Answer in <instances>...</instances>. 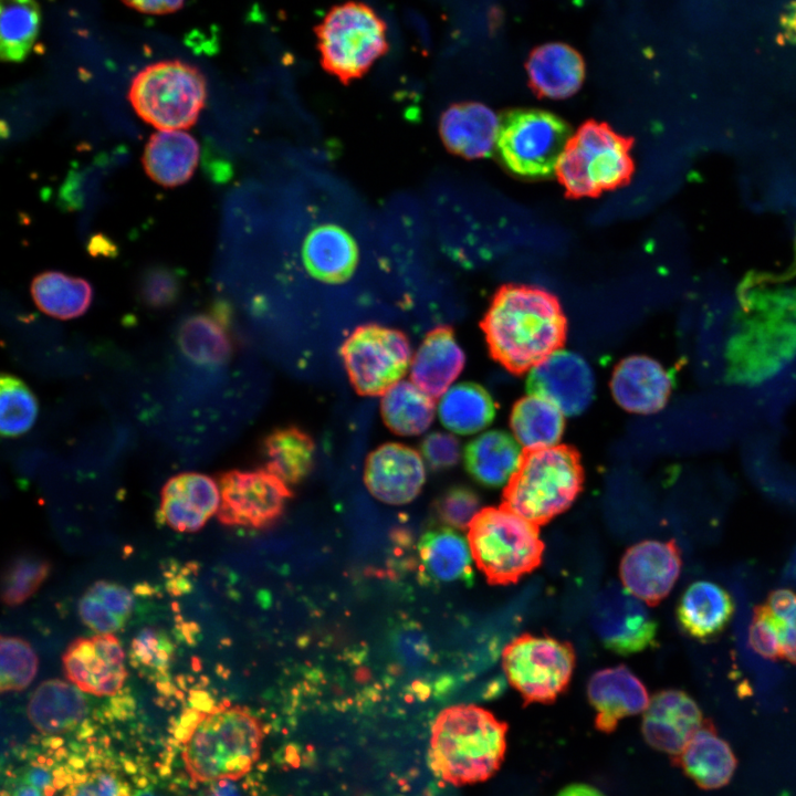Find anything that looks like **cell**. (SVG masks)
<instances>
[{"instance_id":"obj_1","label":"cell","mask_w":796,"mask_h":796,"mask_svg":"<svg viewBox=\"0 0 796 796\" xmlns=\"http://www.w3.org/2000/svg\"><path fill=\"white\" fill-rule=\"evenodd\" d=\"M482 328L493 357L507 369L523 373L562 347L566 320L551 293L510 285L493 298Z\"/></svg>"},{"instance_id":"obj_2","label":"cell","mask_w":796,"mask_h":796,"mask_svg":"<svg viewBox=\"0 0 796 796\" xmlns=\"http://www.w3.org/2000/svg\"><path fill=\"white\" fill-rule=\"evenodd\" d=\"M507 724L474 704H458L436 718L430 739L433 771L455 786L480 783L501 767Z\"/></svg>"},{"instance_id":"obj_3","label":"cell","mask_w":796,"mask_h":796,"mask_svg":"<svg viewBox=\"0 0 796 796\" xmlns=\"http://www.w3.org/2000/svg\"><path fill=\"white\" fill-rule=\"evenodd\" d=\"M182 753L190 776L200 782L235 779L258 760L263 731L249 711L219 708L188 718Z\"/></svg>"},{"instance_id":"obj_4","label":"cell","mask_w":796,"mask_h":796,"mask_svg":"<svg viewBox=\"0 0 796 796\" xmlns=\"http://www.w3.org/2000/svg\"><path fill=\"white\" fill-rule=\"evenodd\" d=\"M468 543L491 585L517 583L541 565L545 549L538 525L503 504L480 510L468 527Z\"/></svg>"},{"instance_id":"obj_5","label":"cell","mask_w":796,"mask_h":796,"mask_svg":"<svg viewBox=\"0 0 796 796\" xmlns=\"http://www.w3.org/2000/svg\"><path fill=\"white\" fill-rule=\"evenodd\" d=\"M582 485L575 451L564 446L531 451L505 486L503 505L540 526L566 511Z\"/></svg>"},{"instance_id":"obj_6","label":"cell","mask_w":796,"mask_h":796,"mask_svg":"<svg viewBox=\"0 0 796 796\" xmlns=\"http://www.w3.org/2000/svg\"><path fill=\"white\" fill-rule=\"evenodd\" d=\"M206 97L203 75L195 66L178 60L147 65L135 75L128 92L135 112L161 130L193 125Z\"/></svg>"},{"instance_id":"obj_7","label":"cell","mask_w":796,"mask_h":796,"mask_svg":"<svg viewBox=\"0 0 796 796\" xmlns=\"http://www.w3.org/2000/svg\"><path fill=\"white\" fill-rule=\"evenodd\" d=\"M317 35L325 70L344 83L365 74L387 50L385 23L359 2L331 10Z\"/></svg>"},{"instance_id":"obj_8","label":"cell","mask_w":796,"mask_h":796,"mask_svg":"<svg viewBox=\"0 0 796 796\" xmlns=\"http://www.w3.org/2000/svg\"><path fill=\"white\" fill-rule=\"evenodd\" d=\"M575 661L572 643L549 636L523 633L502 652L506 679L524 705L554 702L567 689Z\"/></svg>"},{"instance_id":"obj_9","label":"cell","mask_w":796,"mask_h":796,"mask_svg":"<svg viewBox=\"0 0 796 796\" xmlns=\"http://www.w3.org/2000/svg\"><path fill=\"white\" fill-rule=\"evenodd\" d=\"M570 142L567 125L538 109H519L501 123L498 147L504 165L524 177H544L557 170Z\"/></svg>"},{"instance_id":"obj_10","label":"cell","mask_w":796,"mask_h":796,"mask_svg":"<svg viewBox=\"0 0 796 796\" xmlns=\"http://www.w3.org/2000/svg\"><path fill=\"white\" fill-rule=\"evenodd\" d=\"M630 170L626 142L599 124H587L570 138L557 167L564 186L579 196L615 187L629 176Z\"/></svg>"},{"instance_id":"obj_11","label":"cell","mask_w":796,"mask_h":796,"mask_svg":"<svg viewBox=\"0 0 796 796\" xmlns=\"http://www.w3.org/2000/svg\"><path fill=\"white\" fill-rule=\"evenodd\" d=\"M291 254L313 280L343 284L358 270L365 256L363 239L348 222L332 214H310L297 224Z\"/></svg>"},{"instance_id":"obj_12","label":"cell","mask_w":796,"mask_h":796,"mask_svg":"<svg viewBox=\"0 0 796 796\" xmlns=\"http://www.w3.org/2000/svg\"><path fill=\"white\" fill-rule=\"evenodd\" d=\"M341 354L354 389L362 396H378L404 377L411 347L401 331L370 323L350 333Z\"/></svg>"},{"instance_id":"obj_13","label":"cell","mask_w":796,"mask_h":796,"mask_svg":"<svg viewBox=\"0 0 796 796\" xmlns=\"http://www.w3.org/2000/svg\"><path fill=\"white\" fill-rule=\"evenodd\" d=\"M796 352V310L782 304L744 321L729 348L731 375L752 381L768 376Z\"/></svg>"},{"instance_id":"obj_14","label":"cell","mask_w":796,"mask_h":796,"mask_svg":"<svg viewBox=\"0 0 796 796\" xmlns=\"http://www.w3.org/2000/svg\"><path fill=\"white\" fill-rule=\"evenodd\" d=\"M219 488L217 515L228 526L268 527L281 517L292 496L287 484L266 469L224 472Z\"/></svg>"},{"instance_id":"obj_15","label":"cell","mask_w":796,"mask_h":796,"mask_svg":"<svg viewBox=\"0 0 796 796\" xmlns=\"http://www.w3.org/2000/svg\"><path fill=\"white\" fill-rule=\"evenodd\" d=\"M593 630L605 648L629 656L657 645L658 624L642 600L611 583L598 591L589 608Z\"/></svg>"},{"instance_id":"obj_16","label":"cell","mask_w":796,"mask_h":796,"mask_svg":"<svg viewBox=\"0 0 796 796\" xmlns=\"http://www.w3.org/2000/svg\"><path fill=\"white\" fill-rule=\"evenodd\" d=\"M530 394L553 402L565 416L583 413L596 391L593 368L579 354L558 348L528 370Z\"/></svg>"},{"instance_id":"obj_17","label":"cell","mask_w":796,"mask_h":796,"mask_svg":"<svg viewBox=\"0 0 796 796\" xmlns=\"http://www.w3.org/2000/svg\"><path fill=\"white\" fill-rule=\"evenodd\" d=\"M62 666L71 683L98 696L115 694L127 675L124 650L113 633L73 640L62 654Z\"/></svg>"},{"instance_id":"obj_18","label":"cell","mask_w":796,"mask_h":796,"mask_svg":"<svg viewBox=\"0 0 796 796\" xmlns=\"http://www.w3.org/2000/svg\"><path fill=\"white\" fill-rule=\"evenodd\" d=\"M682 567L674 540L641 541L630 546L620 561L621 585L649 606L658 605L677 583Z\"/></svg>"},{"instance_id":"obj_19","label":"cell","mask_w":796,"mask_h":796,"mask_svg":"<svg viewBox=\"0 0 796 796\" xmlns=\"http://www.w3.org/2000/svg\"><path fill=\"white\" fill-rule=\"evenodd\" d=\"M364 481L379 501L401 505L411 502L426 481L420 454L401 443H384L366 459Z\"/></svg>"},{"instance_id":"obj_20","label":"cell","mask_w":796,"mask_h":796,"mask_svg":"<svg viewBox=\"0 0 796 796\" xmlns=\"http://www.w3.org/2000/svg\"><path fill=\"white\" fill-rule=\"evenodd\" d=\"M702 725L698 703L687 692L669 689L650 699L643 711L641 732L652 748L678 755Z\"/></svg>"},{"instance_id":"obj_21","label":"cell","mask_w":796,"mask_h":796,"mask_svg":"<svg viewBox=\"0 0 796 796\" xmlns=\"http://www.w3.org/2000/svg\"><path fill=\"white\" fill-rule=\"evenodd\" d=\"M672 378L656 359L645 355L624 358L615 367L610 391L619 407L638 415L661 410L671 394Z\"/></svg>"},{"instance_id":"obj_22","label":"cell","mask_w":796,"mask_h":796,"mask_svg":"<svg viewBox=\"0 0 796 796\" xmlns=\"http://www.w3.org/2000/svg\"><path fill=\"white\" fill-rule=\"evenodd\" d=\"M588 701L596 711L595 727L611 733L619 722L645 711L649 704L647 688L626 666L596 671L587 683Z\"/></svg>"},{"instance_id":"obj_23","label":"cell","mask_w":796,"mask_h":796,"mask_svg":"<svg viewBox=\"0 0 796 796\" xmlns=\"http://www.w3.org/2000/svg\"><path fill=\"white\" fill-rule=\"evenodd\" d=\"M216 482L197 472L169 479L160 493L159 515L174 531L197 532L218 512L220 505Z\"/></svg>"},{"instance_id":"obj_24","label":"cell","mask_w":796,"mask_h":796,"mask_svg":"<svg viewBox=\"0 0 796 796\" xmlns=\"http://www.w3.org/2000/svg\"><path fill=\"white\" fill-rule=\"evenodd\" d=\"M501 122L488 106L460 103L447 108L439 122L443 144L465 158L488 156L498 145Z\"/></svg>"},{"instance_id":"obj_25","label":"cell","mask_w":796,"mask_h":796,"mask_svg":"<svg viewBox=\"0 0 796 796\" xmlns=\"http://www.w3.org/2000/svg\"><path fill=\"white\" fill-rule=\"evenodd\" d=\"M465 355L453 331L439 326L427 333L411 364V380L431 398L440 397L459 377Z\"/></svg>"},{"instance_id":"obj_26","label":"cell","mask_w":796,"mask_h":796,"mask_svg":"<svg viewBox=\"0 0 796 796\" xmlns=\"http://www.w3.org/2000/svg\"><path fill=\"white\" fill-rule=\"evenodd\" d=\"M734 611L735 604L727 590L719 584L698 580L683 591L675 614L688 636L708 641L724 631Z\"/></svg>"},{"instance_id":"obj_27","label":"cell","mask_w":796,"mask_h":796,"mask_svg":"<svg viewBox=\"0 0 796 796\" xmlns=\"http://www.w3.org/2000/svg\"><path fill=\"white\" fill-rule=\"evenodd\" d=\"M524 451L509 432L484 430L467 444L464 463L478 483L489 488H505L521 468Z\"/></svg>"},{"instance_id":"obj_28","label":"cell","mask_w":796,"mask_h":796,"mask_svg":"<svg viewBox=\"0 0 796 796\" xmlns=\"http://www.w3.org/2000/svg\"><path fill=\"white\" fill-rule=\"evenodd\" d=\"M532 87L551 98H565L576 93L585 77V63L580 53L563 42H548L536 46L526 61Z\"/></svg>"},{"instance_id":"obj_29","label":"cell","mask_w":796,"mask_h":796,"mask_svg":"<svg viewBox=\"0 0 796 796\" xmlns=\"http://www.w3.org/2000/svg\"><path fill=\"white\" fill-rule=\"evenodd\" d=\"M422 577L433 584L473 583L472 554L469 543L454 528L443 526L423 534L419 546Z\"/></svg>"},{"instance_id":"obj_30","label":"cell","mask_w":796,"mask_h":796,"mask_svg":"<svg viewBox=\"0 0 796 796\" xmlns=\"http://www.w3.org/2000/svg\"><path fill=\"white\" fill-rule=\"evenodd\" d=\"M198 158L199 146L191 135L180 130H161L150 136L143 165L155 182L176 187L190 179Z\"/></svg>"},{"instance_id":"obj_31","label":"cell","mask_w":796,"mask_h":796,"mask_svg":"<svg viewBox=\"0 0 796 796\" xmlns=\"http://www.w3.org/2000/svg\"><path fill=\"white\" fill-rule=\"evenodd\" d=\"M684 773L701 788L716 789L733 777L736 757L726 741L706 722L680 754Z\"/></svg>"},{"instance_id":"obj_32","label":"cell","mask_w":796,"mask_h":796,"mask_svg":"<svg viewBox=\"0 0 796 796\" xmlns=\"http://www.w3.org/2000/svg\"><path fill=\"white\" fill-rule=\"evenodd\" d=\"M228 326L229 310L222 303L210 313L189 316L178 328L179 348L197 364L221 365L229 359L232 349Z\"/></svg>"},{"instance_id":"obj_33","label":"cell","mask_w":796,"mask_h":796,"mask_svg":"<svg viewBox=\"0 0 796 796\" xmlns=\"http://www.w3.org/2000/svg\"><path fill=\"white\" fill-rule=\"evenodd\" d=\"M86 713L78 688L61 680L42 682L30 698L28 716L42 733L55 734L76 726Z\"/></svg>"},{"instance_id":"obj_34","label":"cell","mask_w":796,"mask_h":796,"mask_svg":"<svg viewBox=\"0 0 796 796\" xmlns=\"http://www.w3.org/2000/svg\"><path fill=\"white\" fill-rule=\"evenodd\" d=\"M510 427L526 452L553 448L564 434L565 415L544 397L528 394L513 406Z\"/></svg>"},{"instance_id":"obj_35","label":"cell","mask_w":796,"mask_h":796,"mask_svg":"<svg viewBox=\"0 0 796 796\" xmlns=\"http://www.w3.org/2000/svg\"><path fill=\"white\" fill-rule=\"evenodd\" d=\"M495 402L482 386L463 381L449 387L438 404V416L446 429L457 434L484 431L495 417Z\"/></svg>"},{"instance_id":"obj_36","label":"cell","mask_w":796,"mask_h":796,"mask_svg":"<svg viewBox=\"0 0 796 796\" xmlns=\"http://www.w3.org/2000/svg\"><path fill=\"white\" fill-rule=\"evenodd\" d=\"M265 467L286 484H296L312 470L315 443L312 437L295 426L274 429L262 444Z\"/></svg>"},{"instance_id":"obj_37","label":"cell","mask_w":796,"mask_h":796,"mask_svg":"<svg viewBox=\"0 0 796 796\" xmlns=\"http://www.w3.org/2000/svg\"><path fill=\"white\" fill-rule=\"evenodd\" d=\"M31 294L36 306L45 314L70 320L87 311L93 298V289L84 279L48 271L33 279Z\"/></svg>"},{"instance_id":"obj_38","label":"cell","mask_w":796,"mask_h":796,"mask_svg":"<svg viewBox=\"0 0 796 796\" xmlns=\"http://www.w3.org/2000/svg\"><path fill=\"white\" fill-rule=\"evenodd\" d=\"M380 411L392 432L416 436L430 427L434 417V401L416 385L400 381L384 394Z\"/></svg>"},{"instance_id":"obj_39","label":"cell","mask_w":796,"mask_h":796,"mask_svg":"<svg viewBox=\"0 0 796 796\" xmlns=\"http://www.w3.org/2000/svg\"><path fill=\"white\" fill-rule=\"evenodd\" d=\"M133 610L130 591L114 582L98 580L91 585L78 601V615L84 625L97 633L119 630Z\"/></svg>"},{"instance_id":"obj_40","label":"cell","mask_w":796,"mask_h":796,"mask_svg":"<svg viewBox=\"0 0 796 796\" xmlns=\"http://www.w3.org/2000/svg\"><path fill=\"white\" fill-rule=\"evenodd\" d=\"M41 11L35 0H1L0 53L3 61L21 62L39 35Z\"/></svg>"},{"instance_id":"obj_41","label":"cell","mask_w":796,"mask_h":796,"mask_svg":"<svg viewBox=\"0 0 796 796\" xmlns=\"http://www.w3.org/2000/svg\"><path fill=\"white\" fill-rule=\"evenodd\" d=\"M1 433L18 437L27 432L38 415L36 398L31 389L18 377L3 373L0 379Z\"/></svg>"},{"instance_id":"obj_42","label":"cell","mask_w":796,"mask_h":796,"mask_svg":"<svg viewBox=\"0 0 796 796\" xmlns=\"http://www.w3.org/2000/svg\"><path fill=\"white\" fill-rule=\"evenodd\" d=\"M779 646V659L796 664V591L781 588L760 604Z\"/></svg>"},{"instance_id":"obj_43","label":"cell","mask_w":796,"mask_h":796,"mask_svg":"<svg viewBox=\"0 0 796 796\" xmlns=\"http://www.w3.org/2000/svg\"><path fill=\"white\" fill-rule=\"evenodd\" d=\"M0 689L21 691L29 687L38 671V657L32 647L19 637H1Z\"/></svg>"},{"instance_id":"obj_44","label":"cell","mask_w":796,"mask_h":796,"mask_svg":"<svg viewBox=\"0 0 796 796\" xmlns=\"http://www.w3.org/2000/svg\"><path fill=\"white\" fill-rule=\"evenodd\" d=\"M50 568V564L40 557L15 558L3 576V603L8 606H18L28 600L44 583Z\"/></svg>"},{"instance_id":"obj_45","label":"cell","mask_w":796,"mask_h":796,"mask_svg":"<svg viewBox=\"0 0 796 796\" xmlns=\"http://www.w3.org/2000/svg\"><path fill=\"white\" fill-rule=\"evenodd\" d=\"M171 650V643L161 630L144 628L132 641L130 660L140 672L157 678L167 672Z\"/></svg>"},{"instance_id":"obj_46","label":"cell","mask_w":796,"mask_h":796,"mask_svg":"<svg viewBox=\"0 0 796 796\" xmlns=\"http://www.w3.org/2000/svg\"><path fill=\"white\" fill-rule=\"evenodd\" d=\"M434 509L439 520L454 530H467L481 510L478 494L467 486L448 489L438 499Z\"/></svg>"},{"instance_id":"obj_47","label":"cell","mask_w":796,"mask_h":796,"mask_svg":"<svg viewBox=\"0 0 796 796\" xmlns=\"http://www.w3.org/2000/svg\"><path fill=\"white\" fill-rule=\"evenodd\" d=\"M138 291L142 302L148 307L165 308L177 301L180 280L177 273L167 268H150L142 275Z\"/></svg>"},{"instance_id":"obj_48","label":"cell","mask_w":796,"mask_h":796,"mask_svg":"<svg viewBox=\"0 0 796 796\" xmlns=\"http://www.w3.org/2000/svg\"><path fill=\"white\" fill-rule=\"evenodd\" d=\"M420 450L427 464L432 470H446L454 467L461 457L458 438L449 432L433 431L428 433Z\"/></svg>"},{"instance_id":"obj_49","label":"cell","mask_w":796,"mask_h":796,"mask_svg":"<svg viewBox=\"0 0 796 796\" xmlns=\"http://www.w3.org/2000/svg\"><path fill=\"white\" fill-rule=\"evenodd\" d=\"M64 796H129V789L114 774L97 772L76 782Z\"/></svg>"},{"instance_id":"obj_50","label":"cell","mask_w":796,"mask_h":796,"mask_svg":"<svg viewBox=\"0 0 796 796\" xmlns=\"http://www.w3.org/2000/svg\"><path fill=\"white\" fill-rule=\"evenodd\" d=\"M128 7L149 14H166L180 9L184 0H123Z\"/></svg>"},{"instance_id":"obj_51","label":"cell","mask_w":796,"mask_h":796,"mask_svg":"<svg viewBox=\"0 0 796 796\" xmlns=\"http://www.w3.org/2000/svg\"><path fill=\"white\" fill-rule=\"evenodd\" d=\"M27 783L41 789L46 790L51 786V774L43 767H34L27 774Z\"/></svg>"},{"instance_id":"obj_52","label":"cell","mask_w":796,"mask_h":796,"mask_svg":"<svg viewBox=\"0 0 796 796\" xmlns=\"http://www.w3.org/2000/svg\"><path fill=\"white\" fill-rule=\"evenodd\" d=\"M556 796H605L600 790H598L596 787L583 784V783H575L565 786L563 789H561Z\"/></svg>"},{"instance_id":"obj_53","label":"cell","mask_w":796,"mask_h":796,"mask_svg":"<svg viewBox=\"0 0 796 796\" xmlns=\"http://www.w3.org/2000/svg\"><path fill=\"white\" fill-rule=\"evenodd\" d=\"M209 796H238V792L229 779H220L212 785Z\"/></svg>"},{"instance_id":"obj_54","label":"cell","mask_w":796,"mask_h":796,"mask_svg":"<svg viewBox=\"0 0 796 796\" xmlns=\"http://www.w3.org/2000/svg\"><path fill=\"white\" fill-rule=\"evenodd\" d=\"M13 796H43L41 789L27 784L18 787Z\"/></svg>"},{"instance_id":"obj_55","label":"cell","mask_w":796,"mask_h":796,"mask_svg":"<svg viewBox=\"0 0 796 796\" xmlns=\"http://www.w3.org/2000/svg\"><path fill=\"white\" fill-rule=\"evenodd\" d=\"M137 796H159V795L151 793V792H143V793H139Z\"/></svg>"}]
</instances>
